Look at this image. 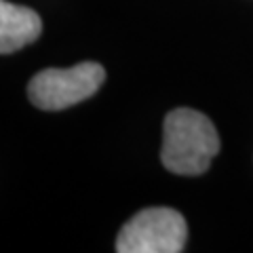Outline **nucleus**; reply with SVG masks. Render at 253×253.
<instances>
[{
    "mask_svg": "<svg viewBox=\"0 0 253 253\" xmlns=\"http://www.w3.org/2000/svg\"><path fill=\"white\" fill-rule=\"evenodd\" d=\"M219 152V135L205 114L175 108L165 118L161 161L177 175H201Z\"/></svg>",
    "mask_w": 253,
    "mask_h": 253,
    "instance_id": "f257e3e1",
    "label": "nucleus"
},
{
    "mask_svg": "<svg viewBox=\"0 0 253 253\" xmlns=\"http://www.w3.org/2000/svg\"><path fill=\"white\" fill-rule=\"evenodd\" d=\"M106 81L104 66L83 61L74 68H49L28 84V97L41 110H66L89 99Z\"/></svg>",
    "mask_w": 253,
    "mask_h": 253,
    "instance_id": "f03ea898",
    "label": "nucleus"
},
{
    "mask_svg": "<svg viewBox=\"0 0 253 253\" xmlns=\"http://www.w3.org/2000/svg\"><path fill=\"white\" fill-rule=\"evenodd\" d=\"M188 226L181 213L169 207H150L135 213L121 228L118 253H179L184 251Z\"/></svg>",
    "mask_w": 253,
    "mask_h": 253,
    "instance_id": "7ed1b4c3",
    "label": "nucleus"
},
{
    "mask_svg": "<svg viewBox=\"0 0 253 253\" xmlns=\"http://www.w3.org/2000/svg\"><path fill=\"white\" fill-rule=\"evenodd\" d=\"M41 32L42 21L36 11L13 4L9 0L0 2V51L4 55L34 42L41 36Z\"/></svg>",
    "mask_w": 253,
    "mask_h": 253,
    "instance_id": "20e7f679",
    "label": "nucleus"
}]
</instances>
